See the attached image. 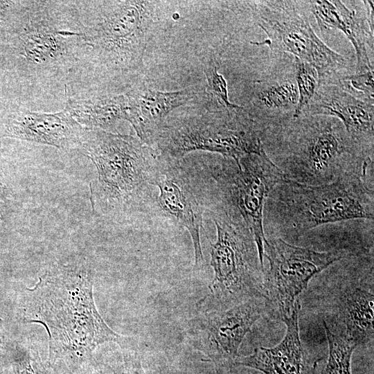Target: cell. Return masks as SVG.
<instances>
[{"instance_id":"3957f363","label":"cell","mask_w":374,"mask_h":374,"mask_svg":"<svg viewBox=\"0 0 374 374\" xmlns=\"http://www.w3.org/2000/svg\"><path fill=\"white\" fill-rule=\"evenodd\" d=\"M78 150L95 165L93 210L119 217L143 212L157 195L159 152L138 137L84 127Z\"/></svg>"},{"instance_id":"8992f818","label":"cell","mask_w":374,"mask_h":374,"mask_svg":"<svg viewBox=\"0 0 374 374\" xmlns=\"http://www.w3.org/2000/svg\"><path fill=\"white\" fill-rule=\"evenodd\" d=\"M293 119L284 141V160L280 168L285 179L322 185L348 175L364 177L373 150L353 139L341 121L322 115H301Z\"/></svg>"},{"instance_id":"f1b7e54d","label":"cell","mask_w":374,"mask_h":374,"mask_svg":"<svg viewBox=\"0 0 374 374\" xmlns=\"http://www.w3.org/2000/svg\"><path fill=\"white\" fill-rule=\"evenodd\" d=\"M2 191H3V185L1 182L0 181V195L1 194Z\"/></svg>"},{"instance_id":"7c38bea8","label":"cell","mask_w":374,"mask_h":374,"mask_svg":"<svg viewBox=\"0 0 374 374\" xmlns=\"http://www.w3.org/2000/svg\"><path fill=\"white\" fill-rule=\"evenodd\" d=\"M158 170L154 186L159 194L157 193L152 206L157 207L165 217L188 231L194 249V267L199 269L204 262L200 230L205 204L197 166L186 157L174 160L159 155Z\"/></svg>"},{"instance_id":"e0dca14e","label":"cell","mask_w":374,"mask_h":374,"mask_svg":"<svg viewBox=\"0 0 374 374\" xmlns=\"http://www.w3.org/2000/svg\"><path fill=\"white\" fill-rule=\"evenodd\" d=\"M65 110L80 125L111 132L120 120H127L125 93L107 91L98 86L66 82Z\"/></svg>"},{"instance_id":"30bf717a","label":"cell","mask_w":374,"mask_h":374,"mask_svg":"<svg viewBox=\"0 0 374 374\" xmlns=\"http://www.w3.org/2000/svg\"><path fill=\"white\" fill-rule=\"evenodd\" d=\"M293 1H259L249 3L258 26L267 38L256 45L292 53L317 71L319 86L333 84L341 76L346 61L316 34L308 17Z\"/></svg>"},{"instance_id":"6da1fadb","label":"cell","mask_w":374,"mask_h":374,"mask_svg":"<svg viewBox=\"0 0 374 374\" xmlns=\"http://www.w3.org/2000/svg\"><path fill=\"white\" fill-rule=\"evenodd\" d=\"M93 271L84 258L50 267L20 296L17 317L24 323L43 326L48 335V363L75 373L85 368L97 348L113 342L135 345L118 334L99 313L93 297Z\"/></svg>"},{"instance_id":"484cf974","label":"cell","mask_w":374,"mask_h":374,"mask_svg":"<svg viewBox=\"0 0 374 374\" xmlns=\"http://www.w3.org/2000/svg\"><path fill=\"white\" fill-rule=\"evenodd\" d=\"M294 78L299 99L293 118L299 117L314 97L319 87L317 69L311 64L294 57Z\"/></svg>"},{"instance_id":"ba28073f","label":"cell","mask_w":374,"mask_h":374,"mask_svg":"<svg viewBox=\"0 0 374 374\" xmlns=\"http://www.w3.org/2000/svg\"><path fill=\"white\" fill-rule=\"evenodd\" d=\"M153 148L161 157L174 160L195 151L238 160L265 149L258 121L245 108L228 109L219 105L199 113L170 116Z\"/></svg>"},{"instance_id":"ac0fdd59","label":"cell","mask_w":374,"mask_h":374,"mask_svg":"<svg viewBox=\"0 0 374 374\" xmlns=\"http://www.w3.org/2000/svg\"><path fill=\"white\" fill-rule=\"evenodd\" d=\"M298 303L292 314L283 321L286 332L283 339L270 348L260 346L247 356L238 357L234 364L261 371L264 374H317V362H312L301 341Z\"/></svg>"},{"instance_id":"5bb4252c","label":"cell","mask_w":374,"mask_h":374,"mask_svg":"<svg viewBox=\"0 0 374 374\" xmlns=\"http://www.w3.org/2000/svg\"><path fill=\"white\" fill-rule=\"evenodd\" d=\"M125 93L127 99V121L138 138L152 147L155 137L170 113L186 105L203 92L189 87L163 91L151 89L143 82H132Z\"/></svg>"},{"instance_id":"8fae6325","label":"cell","mask_w":374,"mask_h":374,"mask_svg":"<svg viewBox=\"0 0 374 374\" xmlns=\"http://www.w3.org/2000/svg\"><path fill=\"white\" fill-rule=\"evenodd\" d=\"M265 257L269 262L264 280L266 310L282 321L292 315L312 278L341 258L337 252L297 247L280 238L266 240Z\"/></svg>"},{"instance_id":"7402d4cb","label":"cell","mask_w":374,"mask_h":374,"mask_svg":"<svg viewBox=\"0 0 374 374\" xmlns=\"http://www.w3.org/2000/svg\"><path fill=\"white\" fill-rule=\"evenodd\" d=\"M135 348L136 345L120 347L99 358L93 356L84 374H169L164 360L157 355H142Z\"/></svg>"},{"instance_id":"83f0119b","label":"cell","mask_w":374,"mask_h":374,"mask_svg":"<svg viewBox=\"0 0 374 374\" xmlns=\"http://www.w3.org/2000/svg\"><path fill=\"white\" fill-rule=\"evenodd\" d=\"M4 345L3 321L0 318V348Z\"/></svg>"},{"instance_id":"d4e9b609","label":"cell","mask_w":374,"mask_h":374,"mask_svg":"<svg viewBox=\"0 0 374 374\" xmlns=\"http://www.w3.org/2000/svg\"><path fill=\"white\" fill-rule=\"evenodd\" d=\"M8 348L14 374H52L53 368L30 343L13 342Z\"/></svg>"},{"instance_id":"9c48e42d","label":"cell","mask_w":374,"mask_h":374,"mask_svg":"<svg viewBox=\"0 0 374 374\" xmlns=\"http://www.w3.org/2000/svg\"><path fill=\"white\" fill-rule=\"evenodd\" d=\"M217 238L210 246V265L214 276L209 285L215 306H229L253 299H265V269L250 230L224 215L208 213Z\"/></svg>"},{"instance_id":"2e32d148","label":"cell","mask_w":374,"mask_h":374,"mask_svg":"<svg viewBox=\"0 0 374 374\" xmlns=\"http://www.w3.org/2000/svg\"><path fill=\"white\" fill-rule=\"evenodd\" d=\"M301 115L336 118L353 139L373 150V102L357 98L337 84H323L318 87L314 97Z\"/></svg>"},{"instance_id":"9a60e30c","label":"cell","mask_w":374,"mask_h":374,"mask_svg":"<svg viewBox=\"0 0 374 374\" xmlns=\"http://www.w3.org/2000/svg\"><path fill=\"white\" fill-rule=\"evenodd\" d=\"M84 128L65 109L43 113L19 108L6 116L3 136L62 150H78Z\"/></svg>"},{"instance_id":"d6986e66","label":"cell","mask_w":374,"mask_h":374,"mask_svg":"<svg viewBox=\"0 0 374 374\" xmlns=\"http://www.w3.org/2000/svg\"><path fill=\"white\" fill-rule=\"evenodd\" d=\"M314 16L322 31L341 30L353 44L357 57L355 73L373 69L367 46L373 52V29L368 22V8L366 14H358L341 1L321 0L304 1Z\"/></svg>"},{"instance_id":"603a6c76","label":"cell","mask_w":374,"mask_h":374,"mask_svg":"<svg viewBox=\"0 0 374 374\" xmlns=\"http://www.w3.org/2000/svg\"><path fill=\"white\" fill-rule=\"evenodd\" d=\"M328 344V355L325 367L319 374H352L351 358L357 345L332 332L323 322Z\"/></svg>"},{"instance_id":"5b68a950","label":"cell","mask_w":374,"mask_h":374,"mask_svg":"<svg viewBox=\"0 0 374 374\" xmlns=\"http://www.w3.org/2000/svg\"><path fill=\"white\" fill-rule=\"evenodd\" d=\"M8 37L30 82L68 78L84 47L75 1H28Z\"/></svg>"},{"instance_id":"52a82bcc","label":"cell","mask_w":374,"mask_h":374,"mask_svg":"<svg viewBox=\"0 0 374 374\" xmlns=\"http://www.w3.org/2000/svg\"><path fill=\"white\" fill-rule=\"evenodd\" d=\"M362 176L348 175L322 185L285 179L267 198L280 232L299 238L319 226L354 219H373V192Z\"/></svg>"},{"instance_id":"4fadbf2b","label":"cell","mask_w":374,"mask_h":374,"mask_svg":"<svg viewBox=\"0 0 374 374\" xmlns=\"http://www.w3.org/2000/svg\"><path fill=\"white\" fill-rule=\"evenodd\" d=\"M202 312L194 321L199 349L217 364H234L240 346L253 325L266 310L263 298H253Z\"/></svg>"},{"instance_id":"7a4b0ae2","label":"cell","mask_w":374,"mask_h":374,"mask_svg":"<svg viewBox=\"0 0 374 374\" xmlns=\"http://www.w3.org/2000/svg\"><path fill=\"white\" fill-rule=\"evenodd\" d=\"M84 47L71 80L101 87L111 80L129 84L141 72L159 22L156 1H75Z\"/></svg>"},{"instance_id":"cb8c5ba5","label":"cell","mask_w":374,"mask_h":374,"mask_svg":"<svg viewBox=\"0 0 374 374\" xmlns=\"http://www.w3.org/2000/svg\"><path fill=\"white\" fill-rule=\"evenodd\" d=\"M203 71L207 83L206 93L213 97L220 106L235 109L241 107L231 103L229 99L227 82L224 77L219 73L220 61L214 51H211L201 58Z\"/></svg>"},{"instance_id":"277c9868","label":"cell","mask_w":374,"mask_h":374,"mask_svg":"<svg viewBox=\"0 0 374 374\" xmlns=\"http://www.w3.org/2000/svg\"><path fill=\"white\" fill-rule=\"evenodd\" d=\"M205 211L217 212L251 232L264 268V210L274 188L285 179L264 149L238 160L222 157L198 163Z\"/></svg>"},{"instance_id":"4316f807","label":"cell","mask_w":374,"mask_h":374,"mask_svg":"<svg viewBox=\"0 0 374 374\" xmlns=\"http://www.w3.org/2000/svg\"><path fill=\"white\" fill-rule=\"evenodd\" d=\"M333 84L364 101L373 102V69L362 73H355L340 76Z\"/></svg>"},{"instance_id":"44dd1931","label":"cell","mask_w":374,"mask_h":374,"mask_svg":"<svg viewBox=\"0 0 374 374\" xmlns=\"http://www.w3.org/2000/svg\"><path fill=\"white\" fill-rule=\"evenodd\" d=\"M298 99L294 75L265 78L253 83L250 99L253 108L247 111L255 119L260 115L294 114Z\"/></svg>"},{"instance_id":"ffe728a7","label":"cell","mask_w":374,"mask_h":374,"mask_svg":"<svg viewBox=\"0 0 374 374\" xmlns=\"http://www.w3.org/2000/svg\"><path fill=\"white\" fill-rule=\"evenodd\" d=\"M374 294L373 283L347 285L340 291L334 308L332 332L357 346L373 339Z\"/></svg>"}]
</instances>
